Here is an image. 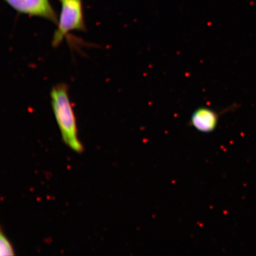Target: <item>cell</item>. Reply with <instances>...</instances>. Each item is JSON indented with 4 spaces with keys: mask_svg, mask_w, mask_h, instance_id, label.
I'll use <instances>...</instances> for the list:
<instances>
[{
    "mask_svg": "<svg viewBox=\"0 0 256 256\" xmlns=\"http://www.w3.org/2000/svg\"><path fill=\"white\" fill-rule=\"evenodd\" d=\"M59 1L62 5V10L58 21L57 30L53 36L54 47L58 46L70 32L86 30L82 0Z\"/></svg>",
    "mask_w": 256,
    "mask_h": 256,
    "instance_id": "cell-2",
    "label": "cell"
},
{
    "mask_svg": "<svg viewBox=\"0 0 256 256\" xmlns=\"http://www.w3.org/2000/svg\"><path fill=\"white\" fill-rule=\"evenodd\" d=\"M50 98L54 114L64 142L74 151L82 152L83 146L78 139L76 119L70 102L68 88L62 83L54 86Z\"/></svg>",
    "mask_w": 256,
    "mask_h": 256,
    "instance_id": "cell-1",
    "label": "cell"
},
{
    "mask_svg": "<svg viewBox=\"0 0 256 256\" xmlns=\"http://www.w3.org/2000/svg\"><path fill=\"white\" fill-rule=\"evenodd\" d=\"M8 4L20 14L36 16L58 24L56 12L49 0H4Z\"/></svg>",
    "mask_w": 256,
    "mask_h": 256,
    "instance_id": "cell-3",
    "label": "cell"
},
{
    "mask_svg": "<svg viewBox=\"0 0 256 256\" xmlns=\"http://www.w3.org/2000/svg\"><path fill=\"white\" fill-rule=\"evenodd\" d=\"M222 113H218L209 108H198L192 114L190 124L200 132H212L216 129L220 114Z\"/></svg>",
    "mask_w": 256,
    "mask_h": 256,
    "instance_id": "cell-4",
    "label": "cell"
},
{
    "mask_svg": "<svg viewBox=\"0 0 256 256\" xmlns=\"http://www.w3.org/2000/svg\"><path fill=\"white\" fill-rule=\"evenodd\" d=\"M0 252L1 256H12L14 254V250L12 248L11 243L10 242L6 236L1 232L0 236Z\"/></svg>",
    "mask_w": 256,
    "mask_h": 256,
    "instance_id": "cell-5",
    "label": "cell"
}]
</instances>
